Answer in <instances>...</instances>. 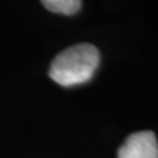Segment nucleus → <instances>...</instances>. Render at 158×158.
<instances>
[{"label": "nucleus", "mask_w": 158, "mask_h": 158, "mask_svg": "<svg viewBox=\"0 0 158 158\" xmlns=\"http://www.w3.org/2000/svg\"><path fill=\"white\" fill-rule=\"evenodd\" d=\"M100 63V53L91 44H78L65 49L53 59L49 75L56 83L71 87L88 82Z\"/></svg>", "instance_id": "1"}, {"label": "nucleus", "mask_w": 158, "mask_h": 158, "mask_svg": "<svg viewBox=\"0 0 158 158\" xmlns=\"http://www.w3.org/2000/svg\"><path fill=\"white\" fill-rule=\"evenodd\" d=\"M117 158H158L156 135L152 131L132 133L120 146Z\"/></svg>", "instance_id": "2"}, {"label": "nucleus", "mask_w": 158, "mask_h": 158, "mask_svg": "<svg viewBox=\"0 0 158 158\" xmlns=\"http://www.w3.org/2000/svg\"><path fill=\"white\" fill-rule=\"evenodd\" d=\"M44 7L54 13L75 15L82 7V0H41Z\"/></svg>", "instance_id": "3"}]
</instances>
